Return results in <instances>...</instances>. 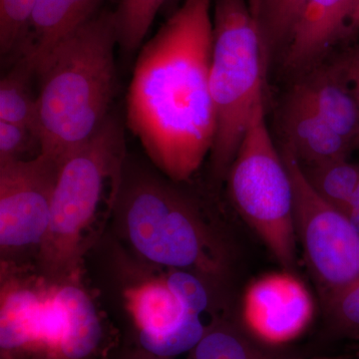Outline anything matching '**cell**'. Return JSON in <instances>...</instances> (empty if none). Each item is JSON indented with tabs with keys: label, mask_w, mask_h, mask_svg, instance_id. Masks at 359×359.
<instances>
[{
	"label": "cell",
	"mask_w": 359,
	"mask_h": 359,
	"mask_svg": "<svg viewBox=\"0 0 359 359\" xmlns=\"http://www.w3.org/2000/svg\"><path fill=\"white\" fill-rule=\"evenodd\" d=\"M214 0L183 4L142 48L127 96V124L156 167L188 181L211 154Z\"/></svg>",
	"instance_id": "cell-1"
},
{
	"label": "cell",
	"mask_w": 359,
	"mask_h": 359,
	"mask_svg": "<svg viewBox=\"0 0 359 359\" xmlns=\"http://www.w3.org/2000/svg\"><path fill=\"white\" fill-rule=\"evenodd\" d=\"M126 160L124 128L112 114L59 159L50 224L36 256L45 278L77 280L85 255L114 215Z\"/></svg>",
	"instance_id": "cell-2"
},
{
	"label": "cell",
	"mask_w": 359,
	"mask_h": 359,
	"mask_svg": "<svg viewBox=\"0 0 359 359\" xmlns=\"http://www.w3.org/2000/svg\"><path fill=\"white\" fill-rule=\"evenodd\" d=\"M115 13L78 25L40 71L39 154L59 161L89 139L109 116L116 89Z\"/></svg>",
	"instance_id": "cell-3"
},
{
	"label": "cell",
	"mask_w": 359,
	"mask_h": 359,
	"mask_svg": "<svg viewBox=\"0 0 359 359\" xmlns=\"http://www.w3.org/2000/svg\"><path fill=\"white\" fill-rule=\"evenodd\" d=\"M114 215L125 238L156 266L219 278L226 268L221 243L195 205L169 182L125 163Z\"/></svg>",
	"instance_id": "cell-4"
},
{
	"label": "cell",
	"mask_w": 359,
	"mask_h": 359,
	"mask_svg": "<svg viewBox=\"0 0 359 359\" xmlns=\"http://www.w3.org/2000/svg\"><path fill=\"white\" fill-rule=\"evenodd\" d=\"M263 39L249 0H214L210 86L216 136L212 171L226 178L255 113L264 105Z\"/></svg>",
	"instance_id": "cell-5"
},
{
	"label": "cell",
	"mask_w": 359,
	"mask_h": 359,
	"mask_svg": "<svg viewBox=\"0 0 359 359\" xmlns=\"http://www.w3.org/2000/svg\"><path fill=\"white\" fill-rule=\"evenodd\" d=\"M231 202L280 268L297 263L294 196L289 169L276 150L264 118L255 113L226 176Z\"/></svg>",
	"instance_id": "cell-6"
},
{
	"label": "cell",
	"mask_w": 359,
	"mask_h": 359,
	"mask_svg": "<svg viewBox=\"0 0 359 359\" xmlns=\"http://www.w3.org/2000/svg\"><path fill=\"white\" fill-rule=\"evenodd\" d=\"M103 327L91 297L77 280L45 278L9 313L1 335L2 359H92Z\"/></svg>",
	"instance_id": "cell-7"
},
{
	"label": "cell",
	"mask_w": 359,
	"mask_h": 359,
	"mask_svg": "<svg viewBox=\"0 0 359 359\" xmlns=\"http://www.w3.org/2000/svg\"><path fill=\"white\" fill-rule=\"evenodd\" d=\"M294 196V229L325 306L359 278V235L346 214L323 199L301 163L283 146Z\"/></svg>",
	"instance_id": "cell-8"
},
{
	"label": "cell",
	"mask_w": 359,
	"mask_h": 359,
	"mask_svg": "<svg viewBox=\"0 0 359 359\" xmlns=\"http://www.w3.org/2000/svg\"><path fill=\"white\" fill-rule=\"evenodd\" d=\"M57 168V161L42 154L0 163L2 257L28 250L39 254L50 224Z\"/></svg>",
	"instance_id": "cell-9"
},
{
	"label": "cell",
	"mask_w": 359,
	"mask_h": 359,
	"mask_svg": "<svg viewBox=\"0 0 359 359\" xmlns=\"http://www.w3.org/2000/svg\"><path fill=\"white\" fill-rule=\"evenodd\" d=\"M313 295L294 271L264 273L245 287L242 320L252 339L280 346L299 339L313 320Z\"/></svg>",
	"instance_id": "cell-10"
},
{
	"label": "cell",
	"mask_w": 359,
	"mask_h": 359,
	"mask_svg": "<svg viewBox=\"0 0 359 359\" xmlns=\"http://www.w3.org/2000/svg\"><path fill=\"white\" fill-rule=\"evenodd\" d=\"M127 302L141 348L160 358L192 351L207 330L200 314L182 304L164 276L130 290Z\"/></svg>",
	"instance_id": "cell-11"
},
{
	"label": "cell",
	"mask_w": 359,
	"mask_h": 359,
	"mask_svg": "<svg viewBox=\"0 0 359 359\" xmlns=\"http://www.w3.org/2000/svg\"><path fill=\"white\" fill-rule=\"evenodd\" d=\"M285 147L302 166L346 159L353 148L294 89L283 117Z\"/></svg>",
	"instance_id": "cell-12"
},
{
	"label": "cell",
	"mask_w": 359,
	"mask_h": 359,
	"mask_svg": "<svg viewBox=\"0 0 359 359\" xmlns=\"http://www.w3.org/2000/svg\"><path fill=\"white\" fill-rule=\"evenodd\" d=\"M358 8L359 0H309L287 47V65L301 69L316 62Z\"/></svg>",
	"instance_id": "cell-13"
},
{
	"label": "cell",
	"mask_w": 359,
	"mask_h": 359,
	"mask_svg": "<svg viewBox=\"0 0 359 359\" xmlns=\"http://www.w3.org/2000/svg\"><path fill=\"white\" fill-rule=\"evenodd\" d=\"M294 90L353 146L359 133V105L337 63L313 70Z\"/></svg>",
	"instance_id": "cell-14"
},
{
	"label": "cell",
	"mask_w": 359,
	"mask_h": 359,
	"mask_svg": "<svg viewBox=\"0 0 359 359\" xmlns=\"http://www.w3.org/2000/svg\"><path fill=\"white\" fill-rule=\"evenodd\" d=\"M78 25L70 0H35L20 59L39 75L56 47Z\"/></svg>",
	"instance_id": "cell-15"
},
{
	"label": "cell",
	"mask_w": 359,
	"mask_h": 359,
	"mask_svg": "<svg viewBox=\"0 0 359 359\" xmlns=\"http://www.w3.org/2000/svg\"><path fill=\"white\" fill-rule=\"evenodd\" d=\"M34 71L22 59L0 81V121L32 130L39 138V95L32 91Z\"/></svg>",
	"instance_id": "cell-16"
},
{
	"label": "cell",
	"mask_w": 359,
	"mask_h": 359,
	"mask_svg": "<svg viewBox=\"0 0 359 359\" xmlns=\"http://www.w3.org/2000/svg\"><path fill=\"white\" fill-rule=\"evenodd\" d=\"M309 0H249L266 55L287 49Z\"/></svg>",
	"instance_id": "cell-17"
},
{
	"label": "cell",
	"mask_w": 359,
	"mask_h": 359,
	"mask_svg": "<svg viewBox=\"0 0 359 359\" xmlns=\"http://www.w3.org/2000/svg\"><path fill=\"white\" fill-rule=\"evenodd\" d=\"M191 351V359H280L252 337L223 323L207 327L205 334Z\"/></svg>",
	"instance_id": "cell-18"
},
{
	"label": "cell",
	"mask_w": 359,
	"mask_h": 359,
	"mask_svg": "<svg viewBox=\"0 0 359 359\" xmlns=\"http://www.w3.org/2000/svg\"><path fill=\"white\" fill-rule=\"evenodd\" d=\"M302 167L313 190L328 204L344 211L359 183V164L346 158Z\"/></svg>",
	"instance_id": "cell-19"
},
{
	"label": "cell",
	"mask_w": 359,
	"mask_h": 359,
	"mask_svg": "<svg viewBox=\"0 0 359 359\" xmlns=\"http://www.w3.org/2000/svg\"><path fill=\"white\" fill-rule=\"evenodd\" d=\"M166 0H120L115 13L118 44L126 54L143 43L157 13Z\"/></svg>",
	"instance_id": "cell-20"
},
{
	"label": "cell",
	"mask_w": 359,
	"mask_h": 359,
	"mask_svg": "<svg viewBox=\"0 0 359 359\" xmlns=\"http://www.w3.org/2000/svg\"><path fill=\"white\" fill-rule=\"evenodd\" d=\"M35 0H0V51L20 50L27 35Z\"/></svg>",
	"instance_id": "cell-21"
},
{
	"label": "cell",
	"mask_w": 359,
	"mask_h": 359,
	"mask_svg": "<svg viewBox=\"0 0 359 359\" xmlns=\"http://www.w3.org/2000/svg\"><path fill=\"white\" fill-rule=\"evenodd\" d=\"M325 306L335 334L348 339L359 337V278Z\"/></svg>",
	"instance_id": "cell-22"
},
{
	"label": "cell",
	"mask_w": 359,
	"mask_h": 359,
	"mask_svg": "<svg viewBox=\"0 0 359 359\" xmlns=\"http://www.w3.org/2000/svg\"><path fill=\"white\" fill-rule=\"evenodd\" d=\"M167 285L189 311L200 314L209 306V294L197 273L184 269H172L164 276Z\"/></svg>",
	"instance_id": "cell-23"
},
{
	"label": "cell",
	"mask_w": 359,
	"mask_h": 359,
	"mask_svg": "<svg viewBox=\"0 0 359 359\" xmlns=\"http://www.w3.org/2000/svg\"><path fill=\"white\" fill-rule=\"evenodd\" d=\"M32 143L40 144L32 130L13 123L0 121V163L23 160Z\"/></svg>",
	"instance_id": "cell-24"
},
{
	"label": "cell",
	"mask_w": 359,
	"mask_h": 359,
	"mask_svg": "<svg viewBox=\"0 0 359 359\" xmlns=\"http://www.w3.org/2000/svg\"><path fill=\"white\" fill-rule=\"evenodd\" d=\"M335 63L359 105V45L344 54Z\"/></svg>",
	"instance_id": "cell-25"
},
{
	"label": "cell",
	"mask_w": 359,
	"mask_h": 359,
	"mask_svg": "<svg viewBox=\"0 0 359 359\" xmlns=\"http://www.w3.org/2000/svg\"><path fill=\"white\" fill-rule=\"evenodd\" d=\"M96 1L97 0H70L78 25H81L95 13L94 11H95Z\"/></svg>",
	"instance_id": "cell-26"
},
{
	"label": "cell",
	"mask_w": 359,
	"mask_h": 359,
	"mask_svg": "<svg viewBox=\"0 0 359 359\" xmlns=\"http://www.w3.org/2000/svg\"><path fill=\"white\" fill-rule=\"evenodd\" d=\"M126 359H171V358H160V356L154 355V354L147 353V351H144V349H140V351H133L128 358Z\"/></svg>",
	"instance_id": "cell-27"
},
{
	"label": "cell",
	"mask_w": 359,
	"mask_h": 359,
	"mask_svg": "<svg viewBox=\"0 0 359 359\" xmlns=\"http://www.w3.org/2000/svg\"><path fill=\"white\" fill-rule=\"evenodd\" d=\"M347 207H353L359 211V183L358 187H356L355 192L353 194V199H351V203H349Z\"/></svg>",
	"instance_id": "cell-28"
},
{
	"label": "cell",
	"mask_w": 359,
	"mask_h": 359,
	"mask_svg": "<svg viewBox=\"0 0 359 359\" xmlns=\"http://www.w3.org/2000/svg\"><path fill=\"white\" fill-rule=\"evenodd\" d=\"M313 359H349L347 355L325 356V358H316Z\"/></svg>",
	"instance_id": "cell-29"
},
{
	"label": "cell",
	"mask_w": 359,
	"mask_h": 359,
	"mask_svg": "<svg viewBox=\"0 0 359 359\" xmlns=\"http://www.w3.org/2000/svg\"><path fill=\"white\" fill-rule=\"evenodd\" d=\"M353 148L358 149L359 150V133L356 136L355 140H354Z\"/></svg>",
	"instance_id": "cell-30"
},
{
	"label": "cell",
	"mask_w": 359,
	"mask_h": 359,
	"mask_svg": "<svg viewBox=\"0 0 359 359\" xmlns=\"http://www.w3.org/2000/svg\"><path fill=\"white\" fill-rule=\"evenodd\" d=\"M358 358L359 359V348H358Z\"/></svg>",
	"instance_id": "cell-31"
}]
</instances>
